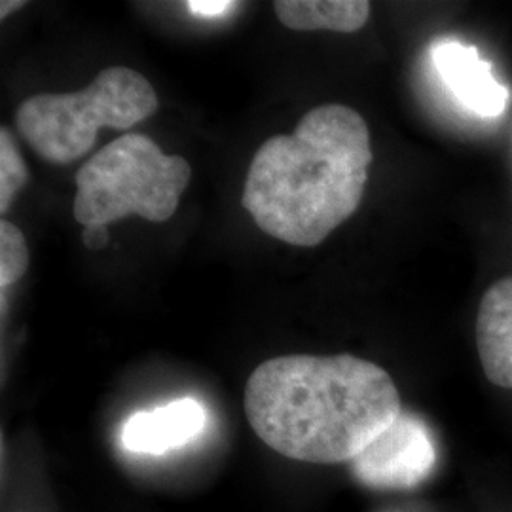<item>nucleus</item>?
I'll return each mask as SVG.
<instances>
[{"label": "nucleus", "instance_id": "nucleus-1", "mask_svg": "<svg viewBox=\"0 0 512 512\" xmlns=\"http://www.w3.org/2000/svg\"><path fill=\"white\" fill-rule=\"evenodd\" d=\"M401 412L389 372L348 353L274 357L245 385V414L258 439L315 465L351 463Z\"/></svg>", "mask_w": 512, "mask_h": 512}, {"label": "nucleus", "instance_id": "nucleus-2", "mask_svg": "<svg viewBox=\"0 0 512 512\" xmlns=\"http://www.w3.org/2000/svg\"><path fill=\"white\" fill-rule=\"evenodd\" d=\"M370 164L365 118L340 103L321 105L291 135L256 150L241 203L264 234L315 247L359 209Z\"/></svg>", "mask_w": 512, "mask_h": 512}, {"label": "nucleus", "instance_id": "nucleus-3", "mask_svg": "<svg viewBox=\"0 0 512 512\" xmlns=\"http://www.w3.org/2000/svg\"><path fill=\"white\" fill-rule=\"evenodd\" d=\"M158 109V95L143 74L109 67L74 93H40L16 112L21 137L50 164L67 165L88 154L101 128L129 129Z\"/></svg>", "mask_w": 512, "mask_h": 512}, {"label": "nucleus", "instance_id": "nucleus-4", "mask_svg": "<svg viewBox=\"0 0 512 512\" xmlns=\"http://www.w3.org/2000/svg\"><path fill=\"white\" fill-rule=\"evenodd\" d=\"M192 179L183 156H167L148 135L126 133L101 148L76 175L73 215L86 226H109L129 215L171 219Z\"/></svg>", "mask_w": 512, "mask_h": 512}, {"label": "nucleus", "instance_id": "nucleus-5", "mask_svg": "<svg viewBox=\"0 0 512 512\" xmlns=\"http://www.w3.org/2000/svg\"><path fill=\"white\" fill-rule=\"evenodd\" d=\"M349 465L368 488L408 490L433 473L437 446L425 421L403 410Z\"/></svg>", "mask_w": 512, "mask_h": 512}, {"label": "nucleus", "instance_id": "nucleus-6", "mask_svg": "<svg viewBox=\"0 0 512 512\" xmlns=\"http://www.w3.org/2000/svg\"><path fill=\"white\" fill-rule=\"evenodd\" d=\"M433 63L444 86L463 109L482 118L501 116L509 105V90L492 74L478 50L444 38L433 46Z\"/></svg>", "mask_w": 512, "mask_h": 512}, {"label": "nucleus", "instance_id": "nucleus-7", "mask_svg": "<svg viewBox=\"0 0 512 512\" xmlns=\"http://www.w3.org/2000/svg\"><path fill=\"white\" fill-rule=\"evenodd\" d=\"M207 410L194 399H179L150 412L133 414L122 429V444L133 454L162 456L200 439Z\"/></svg>", "mask_w": 512, "mask_h": 512}, {"label": "nucleus", "instance_id": "nucleus-8", "mask_svg": "<svg viewBox=\"0 0 512 512\" xmlns=\"http://www.w3.org/2000/svg\"><path fill=\"white\" fill-rule=\"evenodd\" d=\"M476 349L486 378L512 389V277L495 281L476 315Z\"/></svg>", "mask_w": 512, "mask_h": 512}, {"label": "nucleus", "instance_id": "nucleus-9", "mask_svg": "<svg viewBox=\"0 0 512 512\" xmlns=\"http://www.w3.org/2000/svg\"><path fill=\"white\" fill-rule=\"evenodd\" d=\"M277 19L293 31L357 33L370 16L366 0H277Z\"/></svg>", "mask_w": 512, "mask_h": 512}, {"label": "nucleus", "instance_id": "nucleus-10", "mask_svg": "<svg viewBox=\"0 0 512 512\" xmlns=\"http://www.w3.org/2000/svg\"><path fill=\"white\" fill-rule=\"evenodd\" d=\"M29 268V249L16 224L0 222V287L6 289L19 281Z\"/></svg>", "mask_w": 512, "mask_h": 512}, {"label": "nucleus", "instance_id": "nucleus-11", "mask_svg": "<svg viewBox=\"0 0 512 512\" xmlns=\"http://www.w3.org/2000/svg\"><path fill=\"white\" fill-rule=\"evenodd\" d=\"M27 183V167L16 139L6 128L0 131V211L6 213L16 194Z\"/></svg>", "mask_w": 512, "mask_h": 512}, {"label": "nucleus", "instance_id": "nucleus-12", "mask_svg": "<svg viewBox=\"0 0 512 512\" xmlns=\"http://www.w3.org/2000/svg\"><path fill=\"white\" fill-rule=\"evenodd\" d=\"M110 236L107 226H86L82 232V243L90 251H101L109 245Z\"/></svg>", "mask_w": 512, "mask_h": 512}, {"label": "nucleus", "instance_id": "nucleus-13", "mask_svg": "<svg viewBox=\"0 0 512 512\" xmlns=\"http://www.w3.org/2000/svg\"><path fill=\"white\" fill-rule=\"evenodd\" d=\"M232 6L234 2H228V0H190L188 2V8L202 16H220Z\"/></svg>", "mask_w": 512, "mask_h": 512}, {"label": "nucleus", "instance_id": "nucleus-14", "mask_svg": "<svg viewBox=\"0 0 512 512\" xmlns=\"http://www.w3.org/2000/svg\"><path fill=\"white\" fill-rule=\"evenodd\" d=\"M23 6H25V2H21V0H4V2L0 4V18H6L8 14L16 12V10L23 8Z\"/></svg>", "mask_w": 512, "mask_h": 512}]
</instances>
